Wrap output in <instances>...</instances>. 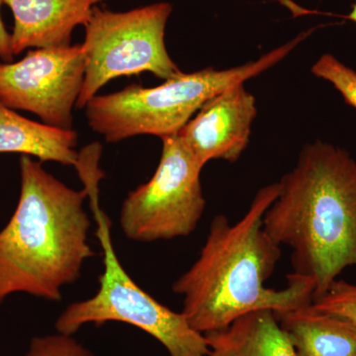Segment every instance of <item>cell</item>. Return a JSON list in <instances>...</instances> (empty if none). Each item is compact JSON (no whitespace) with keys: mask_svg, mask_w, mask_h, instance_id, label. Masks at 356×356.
I'll use <instances>...</instances> for the list:
<instances>
[{"mask_svg":"<svg viewBox=\"0 0 356 356\" xmlns=\"http://www.w3.org/2000/svg\"><path fill=\"white\" fill-rule=\"evenodd\" d=\"M278 193L280 182L262 187L235 224L217 215L198 259L173 283V293L184 300L181 313L196 332L221 331L252 312L280 315L313 301L315 283L310 278L290 273L284 289L266 284L282 254L264 226V214Z\"/></svg>","mask_w":356,"mask_h":356,"instance_id":"cell-1","label":"cell"},{"mask_svg":"<svg viewBox=\"0 0 356 356\" xmlns=\"http://www.w3.org/2000/svg\"><path fill=\"white\" fill-rule=\"evenodd\" d=\"M264 218L274 242L291 250L292 273L324 296L344 269L356 266V161L317 140L302 147Z\"/></svg>","mask_w":356,"mask_h":356,"instance_id":"cell-2","label":"cell"},{"mask_svg":"<svg viewBox=\"0 0 356 356\" xmlns=\"http://www.w3.org/2000/svg\"><path fill=\"white\" fill-rule=\"evenodd\" d=\"M20 175L17 207L0 231V304L15 293L58 302L95 255L88 192L67 186L29 156H21Z\"/></svg>","mask_w":356,"mask_h":356,"instance_id":"cell-3","label":"cell"},{"mask_svg":"<svg viewBox=\"0 0 356 356\" xmlns=\"http://www.w3.org/2000/svg\"><path fill=\"white\" fill-rule=\"evenodd\" d=\"M313 30L300 33L259 60L228 70L206 67L181 74L154 88L131 84L118 92L96 95L86 105L89 127L107 143L140 135H177L201 106L225 88L245 83L287 57Z\"/></svg>","mask_w":356,"mask_h":356,"instance_id":"cell-4","label":"cell"},{"mask_svg":"<svg viewBox=\"0 0 356 356\" xmlns=\"http://www.w3.org/2000/svg\"><path fill=\"white\" fill-rule=\"evenodd\" d=\"M97 175L83 180L95 214L96 236L103 250V273L95 296L74 302L56 321V331L74 336L83 325L120 322L156 339L168 356H206V337L188 324L184 314L172 311L140 287L122 266L112 243L108 217L99 207Z\"/></svg>","mask_w":356,"mask_h":356,"instance_id":"cell-5","label":"cell"},{"mask_svg":"<svg viewBox=\"0 0 356 356\" xmlns=\"http://www.w3.org/2000/svg\"><path fill=\"white\" fill-rule=\"evenodd\" d=\"M172 13V6L168 2L125 13L95 6L83 26L84 81L76 107H86L105 84L120 76L147 72L168 81L181 74L165 42Z\"/></svg>","mask_w":356,"mask_h":356,"instance_id":"cell-6","label":"cell"},{"mask_svg":"<svg viewBox=\"0 0 356 356\" xmlns=\"http://www.w3.org/2000/svg\"><path fill=\"white\" fill-rule=\"evenodd\" d=\"M161 140L163 153L153 177L131 192L122 205V231L136 242L191 235L205 210L200 180L203 166L178 134Z\"/></svg>","mask_w":356,"mask_h":356,"instance_id":"cell-7","label":"cell"},{"mask_svg":"<svg viewBox=\"0 0 356 356\" xmlns=\"http://www.w3.org/2000/svg\"><path fill=\"white\" fill-rule=\"evenodd\" d=\"M83 81L81 44L36 49L18 62L0 64V102L31 112L47 125L72 130Z\"/></svg>","mask_w":356,"mask_h":356,"instance_id":"cell-8","label":"cell"},{"mask_svg":"<svg viewBox=\"0 0 356 356\" xmlns=\"http://www.w3.org/2000/svg\"><path fill=\"white\" fill-rule=\"evenodd\" d=\"M255 97L238 83L204 103L178 133L201 166L213 159L236 163L250 143L257 117Z\"/></svg>","mask_w":356,"mask_h":356,"instance_id":"cell-9","label":"cell"},{"mask_svg":"<svg viewBox=\"0 0 356 356\" xmlns=\"http://www.w3.org/2000/svg\"><path fill=\"white\" fill-rule=\"evenodd\" d=\"M105 0H4L13 11V55L28 48L69 46L77 26L88 22L93 8Z\"/></svg>","mask_w":356,"mask_h":356,"instance_id":"cell-10","label":"cell"},{"mask_svg":"<svg viewBox=\"0 0 356 356\" xmlns=\"http://www.w3.org/2000/svg\"><path fill=\"white\" fill-rule=\"evenodd\" d=\"M297 356H356V327L311 304L276 315Z\"/></svg>","mask_w":356,"mask_h":356,"instance_id":"cell-11","label":"cell"},{"mask_svg":"<svg viewBox=\"0 0 356 356\" xmlns=\"http://www.w3.org/2000/svg\"><path fill=\"white\" fill-rule=\"evenodd\" d=\"M77 134L29 120L0 102V154H21L76 168Z\"/></svg>","mask_w":356,"mask_h":356,"instance_id":"cell-12","label":"cell"},{"mask_svg":"<svg viewBox=\"0 0 356 356\" xmlns=\"http://www.w3.org/2000/svg\"><path fill=\"white\" fill-rule=\"evenodd\" d=\"M204 336L209 348L206 356H297L270 310L247 314L226 329Z\"/></svg>","mask_w":356,"mask_h":356,"instance_id":"cell-13","label":"cell"},{"mask_svg":"<svg viewBox=\"0 0 356 356\" xmlns=\"http://www.w3.org/2000/svg\"><path fill=\"white\" fill-rule=\"evenodd\" d=\"M312 74L332 84L346 104L356 109V72L339 62L331 54H325L312 67Z\"/></svg>","mask_w":356,"mask_h":356,"instance_id":"cell-14","label":"cell"},{"mask_svg":"<svg viewBox=\"0 0 356 356\" xmlns=\"http://www.w3.org/2000/svg\"><path fill=\"white\" fill-rule=\"evenodd\" d=\"M312 306L316 310L343 318L356 327V284L337 280L324 296L312 301Z\"/></svg>","mask_w":356,"mask_h":356,"instance_id":"cell-15","label":"cell"},{"mask_svg":"<svg viewBox=\"0 0 356 356\" xmlns=\"http://www.w3.org/2000/svg\"><path fill=\"white\" fill-rule=\"evenodd\" d=\"M24 356H95L72 336L47 334L32 339Z\"/></svg>","mask_w":356,"mask_h":356,"instance_id":"cell-16","label":"cell"},{"mask_svg":"<svg viewBox=\"0 0 356 356\" xmlns=\"http://www.w3.org/2000/svg\"><path fill=\"white\" fill-rule=\"evenodd\" d=\"M4 0H0V9ZM13 47H11V34L7 32L0 14V58L4 63H10L13 60Z\"/></svg>","mask_w":356,"mask_h":356,"instance_id":"cell-17","label":"cell"},{"mask_svg":"<svg viewBox=\"0 0 356 356\" xmlns=\"http://www.w3.org/2000/svg\"><path fill=\"white\" fill-rule=\"evenodd\" d=\"M348 18L356 23V2L355 6H353V11H351L350 15L348 16Z\"/></svg>","mask_w":356,"mask_h":356,"instance_id":"cell-18","label":"cell"}]
</instances>
